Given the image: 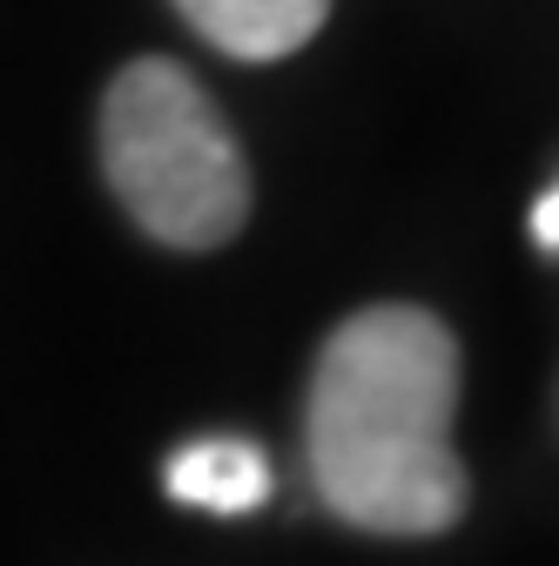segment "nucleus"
Here are the masks:
<instances>
[{
  "mask_svg": "<svg viewBox=\"0 0 559 566\" xmlns=\"http://www.w3.org/2000/svg\"><path fill=\"white\" fill-rule=\"evenodd\" d=\"M458 344L418 304H371L317 350L304 452L324 506L391 539L445 533L465 513V465L452 446Z\"/></svg>",
  "mask_w": 559,
  "mask_h": 566,
  "instance_id": "1",
  "label": "nucleus"
},
{
  "mask_svg": "<svg viewBox=\"0 0 559 566\" xmlns=\"http://www.w3.org/2000/svg\"><path fill=\"white\" fill-rule=\"evenodd\" d=\"M102 169L115 202L169 250H217L250 217L236 128L182 61H128L102 95Z\"/></svg>",
  "mask_w": 559,
  "mask_h": 566,
  "instance_id": "2",
  "label": "nucleus"
},
{
  "mask_svg": "<svg viewBox=\"0 0 559 566\" xmlns=\"http://www.w3.org/2000/svg\"><path fill=\"white\" fill-rule=\"evenodd\" d=\"M176 8L209 48L236 61H284L324 28L330 0H176Z\"/></svg>",
  "mask_w": 559,
  "mask_h": 566,
  "instance_id": "3",
  "label": "nucleus"
},
{
  "mask_svg": "<svg viewBox=\"0 0 559 566\" xmlns=\"http://www.w3.org/2000/svg\"><path fill=\"white\" fill-rule=\"evenodd\" d=\"M169 492L202 513H250L270 500V459L250 439H196L169 459Z\"/></svg>",
  "mask_w": 559,
  "mask_h": 566,
  "instance_id": "4",
  "label": "nucleus"
},
{
  "mask_svg": "<svg viewBox=\"0 0 559 566\" xmlns=\"http://www.w3.org/2000/svg\"><path fill=\"white\" fill-rule=\"evenodd\" d=\"M532 243H539L546 256H559V182L532 202Z\"/></svg>",
  "mask_w": 559,
  "mask_h": 566,
  "instance_id": "5",
  "label": "nucleus"
}]
</instances>
